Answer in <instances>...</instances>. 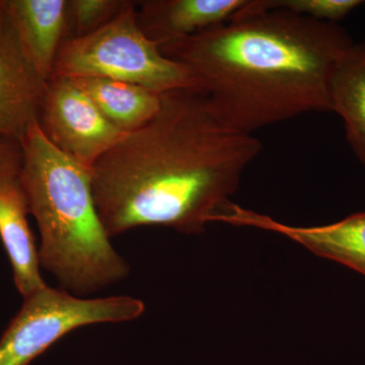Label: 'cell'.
I'll return each mask as SVG.
<instances>
[{
    "instance_id": "obj_6",
    "label": "cell",
    "mask_w": 365,
    "mask_h": 365,
    "mask_svg": "<svg viewBox=\"0 0 365 365\" xmlns=\"http://www.w3.org/2000/svg\"><path fill=\"white\" fill-rule=\"evenodd\" d=\"M38 122L53 145L90 170L125 134L73 79L63 76L48 81Z\"/></svg>"
},
{
    "instance_id": "obj_9",
    "label": "cell",
    "mask_w": 365,
    "mask_h": 365,
    "mask_svg": "<svg viewBox=\"0 0 365 365\" xmlns=\"http://www.w3.org/2000/svg\"><path fill=\"white\" fill-rule=\"evenodd\" d=\"M248 0H143L137 1L138 25L162 47L225 23Z\"/></svg>"
},
{
    "instance_id": "obj_5",
    "label": "cell",
    "mask_w": 365,
    "mask_h": 365,
    "mask_svg": "<svg viewBox=\"0 0 365 365\" xmlns=\"http://www.w3.org/2000/svg\"><path fill=\"white\" fill-rule=\"evenodd\" d=\"M143 302L127 295L83 299L47 287L24 299L0 338V365H31L67 334L83 327L133 321Z\"/></svg>"
},
{
    "instance_id": "obj_14",
    "label": "cell",
    "mask_w": 365,
    "mask_h": 365,
    "mask_svg": "<svg viewBox=\"0 0 365 365\" xmlns=\"http://www.w3.org/2000/svg\"><path fill=\"white\" fill-rule=\"evenodd\" d=\"M127 1L128 0H67L68 38L83 37L96 32L110 23Z\"/></svg>"
},
{
    "instance_id": "obj_7",
    "label": "cell",
    "mask_w": 365,
    "mask_h": 365,
    "mask_svg": "<svg viewBox=\"0 0 365 365\" xmlns=\"http://www.w3.org/2000/svg\"><path fill=\"white\" fill-rule=\"evenodd\" d=\"M216 222L256 227L283 235L316 256L339 263L365 277V211L330 225L292 227L230 201Z\"/></svg>"
},
{
    "instance_id": "obj_8",
    "label": "cell",
    "mask_w": 365,
    "mask_h": 365,
    "mask_svg": "<svg viewBox=\"0 0 365 365\" xmlns=\"http://www.w3.org/2000/svg\"><path fill=\"white\" fill-rule=\"evenodd\" d=\"M47 83L21 49L0 0V138L20 143L39 121Z\"/></svg>"
},
{
    "instance_id": "obj_16",
    "label": "cell",
    "mask_w": 365,
    "mask_h": 365,
    "mask_svg": "<svg viewBox=\"0 0 365 365\" xmlns=\"http://www.w3.org/2000/svg\"><path fill=\"white\" fill-rule=\"evenodd\" d=\"M21 160L20 143L11 139L0 138V178L18 174Z\"/></svg>"
},
{
    "instance_id": "obj_3",
    "label": "cell",
    "mask_w": 365,
    "mask_h": 365,
    "mask_svg": "<svg viewBox=\"0 0 365 365\" xmlns=\"http://www.w3.org/2000/svg\"><path fill=\"white\" fill-rule=\"evenodd\" d=\"M20 145L19 181L39 228L41 267L76 297L124 279L129 266L101 222L91 170L53 145L39 122Z\"/></svg>"
},
{
    "instance_id": "obj_13",
    "label": "cell",
    "mask_w": 365,
    "mask_h": 365,
    "mask_svg": "<svg viewBox=\"0 0 365 365\" xmlns=\"http://www.w3.org/2000/svg\"><path fill=\"white\" fill-rule=\"evenodd\" d=\"M331 102L344 122L348 144L365 167V42L354 43L336 67Z\"/></svg>"
},
{
    "instance_id": "obj_1",
    "label": "cell",
    "mask_w": 365,
    "mask_h": 365,
    "mask_svg": "<svg viewBox=\"0 0 365 365\" xmlns=\"http://www.w3.org/2000/svg\"><path fill=\"white\" fill-rule=\"evenodd\" d=\"M160 97L158 114L91 168L96 207L110 239L143 227L201 234L262 153L261 141L225 126L198 88Z\"/></svg>"
},
{
    "instance_id": "obj_2",
    "label": "cell",
    "mask_w": 365,
    "mask_h": 365,
    "mask_svg": "<svg viewBox=\"0 0 365 365\" xmlns=\"http://www.w3.org/2000/svg\"><path fill=\"white\" fill-rule=\"evenodd\" d=\"M353 44L338 24L248 0L225 23L160 50L191 71L225 126L253 135L309 113L332 112L333 74Z\"/></svg>"
},
{
    "instance_id": "obj_12",
    "label": "cell",
    "mask_w": 365,
    "mask_h": 365,
    "mask_svg": "<svg viewBox=\"0 0 365 365\" xmlns=\"http://www.w3.org/2000/svg\"><path fill=\"white\" fill-rule=\"evenodd\" d=\"M72 79L122 133H131L148 124L162 104L160 93L134 83L104 78Z\"/></svg>"
},
{
    "instance_id": "obj_15",
    "label": "cell",
    "mask_w": 365,
    "mask_h": 365,
    "mask_svg": "<svg viewBox=\"0 0 365 365\" xmlns=\"http://www.w3.org/2000/svg\"><path fill=\"white\" fill-rule=\"evenodd\" d=\"M264 9H284L326 23L338 24L355 9L362 6V0H256Z\"/></svg>"
},
{
    "instance_id": "obj_10",
    "label": "cell",
    "mask_w": 365,
    "mask_h": 365,
    "mask_svg": "<svg viewBox=\"0 0 365 365\" xmlns=\"http://www.w3.org/2000/svg\"><path fill=\"white\" fill-rule=\"evenodd\" d=\"M21 49L49 81L60 48L68 38L67 0H2Z\"/></svg>"
},
{
    "instance_id": "obj_11",
    "label": "cell",
    "mask_w": 365,
    "mask_h": 365,
    "mask_svg": "<svg viewBox=\"0 0 365 365\" xmlns=\"http://www.w3.org/2000/svg\"><path fill=\"white\" fill-rule=\"evenodd\" d=\"M28 203L18 174L0 178V240L24 299L47 287L41 275L39 250L28 222Z\"/></svg>"
},
{
    "instance_id": "obj_4",
    "label": "cell",
    "mask_w": 365,
    "mask_h": 365,
    "mask_svg": "<svg viewBox=\"0 0 365 365\" xmlns=\"http://www.w3.org/2000/svg\"><path fill=\"white\" fill-rule=\"evenodd\" d=\"M136 4L128 0L107 25L64 41L51 78L117 79L158 93L199 90L191 71L165 56L160 46L144 35L137 21Z\"/></svg>"
}]
</instances>
